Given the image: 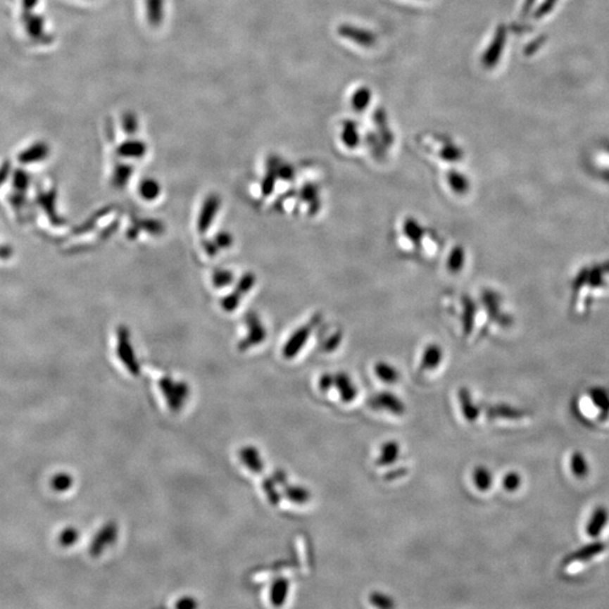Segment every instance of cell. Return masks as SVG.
I'll return each mask as SVG.
<instances>
[{
    "label": "cell",
    "mask_w": 609,
    "mask_h": 609,
    "mask_svg": "<svg viewBox=\"0 0 609 609\" xmlns=\"http://www.w3.org/2000/svg\"><path fill=\"white\" fill-rule=\"evenodd\" d=\"M441 306L464 340H482L516 325V315L507 296L496 287H481L476 294L448 292Z\"/></svg>",
    "instance_id": "1"
},
{
    "label": "cell",
    "mask_w": 609,
    "mask_h": 609,
    "mask_svg": "<svg viewBox=\"0 0 609 609\" xmlns=\"http://www.w3.org/2000/svg\"><path fill=\"white\" fill-rule=\"evenodd\" d=\"M609 299V256L592 258L573 269L567 281V309L575 320H586Z\"/></svg>",
    "instance_id": "2"
},
{
    "label": "cell",
    "mask_w": 609,
    "mask_h": 609,
    "mask_svg": "<svg viewBox=\"0 0 609 609\" xmlns=\"http://www.w3.org/2000/svg\"><path fill=\"white\" fill-rule=\"evenodd\" d=\"M395 241L403 253L427 260L438 256L444 246L439 232L411 215L403 217L397 225Z\"/></svg>",
    "instance_id": "3"
},
{
    "label": "cell",
    "mask_w": 609,
    "mask_h": 609,
    "mask_svg": "<svg viewBox=\"0 0 609 609\" xmlns=\"http://www.w3.org/2000/svg\"><path fill=\"white\" fill-rule=\"evenodd\" d=\"M324 320H325L323 314L316 313L312 315L305 323L297 326L282 346L281 350L282 357L287 360L295 359L298 354L301 353V350L308 344L309 341L312 340V337L318 333Z\"/></svg>",
    "instance_id": "4"
},
{
    "label": "cell",
    "mask_w": 609,
    "mask_h": 609,
    "mask_svg": "<svg viewBox=\"0 0 609 609\" xmlns=\"http://www.w3.org/2000/svg\"><path fill=\"white\" fill-rule=\"evenodd\" d=\"M442 182L448 194H451L453 198H466L473 191V183L470 176L455 168L447 170L444 174Z\"/></svg>",
    "instance_id": "5"
},
{
    "label": "cell",
    "mask_w": 609,
    "mask_h": 609,
    "mask_svg": "<svg viewBox=\"0 0 609 609\" xmlns=\"http://www.w3.org/2000/svg\"><path fill=\"white\" fill-rule=\"evenodd\" d=\"M159 386L163 394L168 400V406L177 412L183 406V402L189 396V386L183 382H174L172 378L165 377L159 380Z\"/></svg>",
    "instance_id": "6"
},
{
    "label": "cell",
    "mask_w": 609,
    "mask_h": 609,
    "mask_svg": "<svg viewBox=\"0 0 609 609\" xmlns=\"http://www.w3.org/2000/svg\"><path fill=\"white\" fill-rule=\"evenodd\" d=\"M470 256L468 251L462 244H453L447 250V254L444 258V268L446 272L453 277L462 275L467 269Z\"/></svg>",
    "instance_id": "7"
},
{
    "label": "cell",
    "mask_w": 609,
    "mask_h": 609,
    "mask_svg": "<svg viewBox=\"0 0 609 609\" xmlns=\"http://www.w3.org/2000/svg\"><path fill=\"white\" fill-rule=\"evenodd\" d=\"M116 352H118L120 360L127 367L129 372H132L134 376H138L139 375V365L137 363L134 349H132V344L130 343L128 329L123 326H121L118 331Z\"/></svg>",
    "instance_id": "8"
},
{
    "label": "cell",
    "mask_w": 609,
    "mask_h": 609,
    "mask_svg": "<svg viewBox=\"0 0 609 609\" xmlns=\"http://www.w3.org/2000/svg\"><path fill=\"white\" fill-rule=\"evenodd\" d=\"M246 337L238 344V350L241 351H246L252 346H258L264 341L267 340L268 333L265 326L262 323L258 316L256 314H251L246 320Z\"/></svg>",
    "instance_id": "9"
},
{
    "label": "cell",
    "mask_w": 609,
    "mask_h": 609,
    "mask_svg": "<svg viewBox=\"0 0 609 609\" xmlns=\"http://www.w3.org/2000/svg\"><path fill=\"white\" fill-rule=\"evenodd\" d=\"M220 208V199L217 194H210L204 199L198 218H196V230L199 234H206L209 230L210 226L213 224L215 217L218 215Z\"/></svg>",
    "instance_id": "10"
},
{
    "label": "cell",
    "mask_w": 609,
    "mask_h": 609,
    "mask_svg": "<svg viewBox=\"0 0 609 609\" xmlns=\"http://www.w3.org/2000/svg\"><path fill=\"white\" fill-rule=\"evenodd\" d=\"M482 408L490 421H494L496 419L519 421V420L528 415L527 412L525 410L516 408V406H508V404H483Z\"/></svg>",
    "instance_id": "11"
},
{
    "label": "cell",
    "mask_w": 609,
    "mask_h": 609,
    "mask_svg": "<svg viewBox=\"0 0 609 609\" xmlns=\"http://www.w3.org/2000/svg\"><path fill=\"white\" fill-rule=\"evenodd\" d=\"M445 358V351L440 344L430 342L423 348L420 360V370L421 372H434L439 368Z\"/></svg>",
    "instance_id": "12"
},
{
    "label": "cell",
    "mask_w": 609,
    "mask_h": 609,
    "mask_svg": "<svg viewBox=\"0 0 609 609\" xmlns=\"http://www.w3.org/2000/svg\"><path fill=\"white\" fill-rule=\"evenodd\" d=\"M256 284V277L252 273H247L241 277V280L236 286L235 290L232 292V295L227 296L222 301V308L228 312H232L236 307L241 303V298L246 295L247 292H250L253 289Z\"/></svg>",
    "instance_id": "13"
},
{
    "label": "cell",
    "mask_w": 609,
    "mask_h": 609,
    "mask_svg": "<svg viewBox=\"0 0 609 609\" xmlns=\"http://www.w3.org/2000/svg\"><path fill=\"white\" fill-rule=\"evenodd\" d=\"M606 548L607 545L603 541H591L589 544H586L569 554V556L564 560L563 565H570V564L578 563V562L584 563V562L591 561L594 558L603 554Z\"/></svg>",
    "instance_id": "14"
},
{
    "label": "cell",
    "mask_w": 609,
    "mask_h": 609,
    "mask_svg": "<svg viewBox=\"0 0 609 609\" xmlns=\"http://www.w3.org/2000/svg\"><path fill=\"white\" fill-rule=\"evenodd\" d=\"M372 406L376 408L386 410L394 415H403L406 413V404L403 403L400 397L393 394L391 391H379L370 400Z\"/></svg>",
    "instance_id": "15"
},
{
    "label": "cell",
    "mask_w": 609,
    "mask_h": 609,
    "mask_svg": "<svg viewBox=\"0 0 609 609\" xmlns=\"http://www.w3.org/2000/svg\"><path fill=\"white\" fill-rule=\"evenodd\" d=\"M116 539H118V527L114 522H108L96 535L94 536L89 552L93 556H99L108 545L115 543Z\"/></svg>",
    "instance_id": "16"
},
{
    "label": "cell",
    "mask_w": 609,
    "mask_h": 609,
    "mask_svg": "<svg viewBox=\"0 0 609 609\" xmlns=\"http://www.w3.org/2000/svg\"><path fill=\"white\" fill-rule=\"evenodd\" d=\"M609 522L608 508L605 506H598L591 513L589 520L586 525V533L590 539H598L603 534Z\"/></svg>",
    "instance_id": "17"
},
{
    "label": "cell",
    "mask_w": 609,
    "mask_h": 609,
    "mask_svg": "<svg viewBox=\"0 0 609 609\" xmlns=\"http://www.w3.org/2000/svg\"><path fill=\"white\" fill-rule=\"evenodd\" d=\"M320 333L323 337L322 349H323L324 352L332 353L340 348L344 333L339 326L332 325V324L331 325H326L325 320H324V323L320 326Z\"/></svg>",
    "instance_id": "18"
},
{
    "label": "cell",
    "mask_w": 609,
    "mask_h": 609,
    "mask_svg": "<svg viewBox=\"0 0 609 609\" xmlns=\"http://www.w3.org/2000/svg\"><path fill=\"white\" fill-rule=\"evenodd\" d=\"M339 33L341 37H346L361 46H372L376 43V35L374 33L358 26L342 25L339 29Z\"/></svg>",
    "instance_id": "19"
},
{
    "label": "cell",
    "mask_w": 609,
    "mask_h": 609,
    "mask_svg": "<svg viewBox=\"0 0 609 609\" xmlns=\"http://www.w3.org/2000/svg\"><path fill=\"white\" fill-rule=\"evenodd\" d=\"M334 389L339 391L343 403H351L358 396V389L352 378L346 372L334 374Z\"/></svg>",
    "instance_id": "20"
},
{
    "label": "cell",
    "mask_w": 609,
    "mask_h": 609,
    "mask_svg": "<svg viewBox=\"0 0 609 609\" xmlns=\"http://www.w3.org/2000/svg\"><path fill=\"white\" fill-rule=\"evenodd\" d=\"M458 398L465 419L467 420L468 422H475L481 414V406H476L473 402L470 389L467 387L459 389Z\"/></svg>",
    "instance_id": "21"
},
{
    "label": "cell",
    "mask_w": 609,
    "mask_h": 609,
    "mask_svg": "<svg viewBox=\"0 0 609 609\" xmlns=\"http://www.w3.org/2000/svg\"><path fill=\"white\" fill-rule=\"evenodd\" d=\"M588 396L592 404L601 412V419L609 417V391L601 386H594L588 389Z\"/></svg>",
    "instance_id": "22"
},
{
    "label": "cell",
    "mask_w": 609,
    "mask_h": 609,
    "mask_svg": "<svg viewBox=\"0 0 609 609\" xmlns=\"http://www.w3.org/2000/svg\"><path fill=\"white\" fill-rule=\"evenodd\" d=\"M374 372L377 376L378 379L382 380L383 383L396 384L401 378L400 372L394 365L380 360L375 363Z\"/></svg>",
    "instance_id": "23"
},
{
    "label": "cell",
    "mask_w": 609,
    "mask_h": 609,
    "mask_svg": "<svg viewBox=\"0 0 609 609\" xmlns=\"http://www.w3.org/2000/svg\"><path fill=\"white\" fill-rule=\"evenodd\" d=\"M401 447L398 442L389 440L380 447L379 457L377 459L378 466H389L396 463L400 456Z\"/></svg>",
    "instance_id": "24"
},
{
    "label": "cell",
    "mask_w": 609,
    "mask_h": 609,
    "mask_svg": "<svg viewBox=\"0 0 609 609\" xmlns=\"http://www.w3.org/2000/svg\"><path fill=\"white\" fill-rule=\"evenodd\" d=\"M570 470L575 477L584 479L589 476L590 466L584 453L577 451L570 456Z\"/></svg>",
    "instance_id": "25"
},
{
    "label": "cell",
    "mask_w": 609,
    "mask_h": 609,
    "mask_svg": "<svg viewBox=\"0 0 609 609\" xmlns=\"http://www.w3.org/2000/svg\"><path fill=\"white\" fill-rule=\"evenodd\" d=\"M239 456L244 464L250 468L254 473H261L263 470V462L256 448L253 446H247L239 451Z\"/></svg>",
    "instance_id": "26"
},
{
    "label": "cell",
    "mask_w": 609,
    "mask_h": 609,
    "mask_svg": "<svg viewBox=\"0 0 609 609\" xmlns=\"http://www.w3.org/2000/svg\"><path fill=\"white\" fill-rule=\"evenodd\" d=\"M591 174L598 181L609 187V153L596 157L591 166Z\"/></svg>",
    "instance_id": "27"
},
{
    "label": "cell",
    "mask_w": 609,
    "mask_h": 609,
    "mask_svg": "<svg viewBox=\"0 0 609 609\" xmlns=\"http://www.w3.org/2000/svg\"><path fill=\"white\" fill-rule=\"evenodd\" d=\"M341 142L350 151H353L354 148L360 145L361 137H360L358 125L353 123V121H348L343 125Z\"/></svg>",
    "instance_id": "28"
},
{
    "label": "cell",
    "mask_w": 609,
    "mask_h": 609,
    "mask_svg": "<svg viewBox=\"0 0 609 609\" xmlns=\"http://www.w3.org/2000/svg\"><path fill=\"white\" fill-rule=\"evenodd\" d=\"M289 580L286 578H278L275 580V582L271 586V592H270V598L271 603L275 606H282L286 603L287 596L289 592Z\"/></svg>",
    "instance_id": "29"
},
{
    "label": "cell",
    "mask_w": 609,
    "mask_h": 609,
    "mask_svg": "<svg viewBox=\"0 0 609 609\" xmlns=\"http://www.w3.org/2000/svg\"><path fill=\"white\" fill-rule=\"evenodd\" d=\"M284 494L287 499L296 505H306L312 499V494L306 487L287 484L284 486Z\"/></svg>",
    "instance_id": "30"
},
{
    "label": "cell",
    "mask_w": 609,
    "mask_h": 609,
    "mask_svg": "<svg viewBox=\"0 0 609 609\" xmlns=\"http://www.w3.org/2000/svg\"><path fill=\"white\" fill-rule=\"evenodd\" d=\"M473 482L477 490L485 492L494 485V474L485 466H477L473 470Z\"/></svg>",
    "instance_id": "31"
},
{
    "label": "cell",
    "mask_w": 609,
    "mask_h": 609,
    "mask_svg": "<svg viewBox=\"0 0 609 609\" xmlns=\"http://www.w3.org/2000/svg\"><path fill=\"white\" fill-rule=\"evenodd\" d=\"M138 193L146 201H153L158 198L161 194V187L158 183L153 180H144L138 187Z\"/></svg>",
    "instance_id": "32"
},
{
    "label": "cell",
    "mask_w": 609,
    "mask_h": 609,
    "mask_svg": "<svg viewBox=\"0 0 609 609\" xmlns=\"http://www.w3.org/2000/svg\"><path fill=\"white\" fill-rule=\"evenodd\" d=\"M372 99V93L367 87H361L354 92L352 95V108L356 111H363L368 108L369 103Z\"/></svg>",
    "instance_id": "33"
},
{
    "label": "cell",
    "mask_w": 609,
    "mask_h": 609,
    "mask_svg": "<svg viewBox=\"0 0 609 609\" xmlns=\"http://www.w3.org/2000/svg\"><path fill=\"white\" fill-rule=\"evenodd\" d=\"M522 477L520 475V473L518 472H515V470H511V472H508L505 476H503V479H502V486L508 492H516L518 491L520 487H522Z\"/></svg>",
    "instance_id": "34"
},
{
    "label": "cell",
    "mask_w": 609,
    "mask_h": 609,
    "mask_svg": "<svg viewBox=\"0 0 609 609\" xmlns=\"http://www.w3.org/2000/svg\"><path fill=\"white\" fill-rule=\"evenodd\" d=\"M369 601L372 606L377 607V608L389 609L395 607L394 599L385 595V594H382V592L374 591L370 594Z\"/></svg>",
    "instance_id": "35"
},
{
    "label": "cell",
    "mask_w": 609,
    "mask_h": 609,
    "mask_svg": "<svg viewBox=\"0 0 609 609\" xmlns=\"http://www.w3.org/2000/svg\"><path fill=\"white\" fill-rule=\"evenodd\" d=\"M74 479L67 473H59L54 475L51 479V486L57 492H65L73 486Z\"/></svg>",
    "instance_id": "36"
},
{
    "label": "cell",
    "mask_w": 609,
    "mask_h": 609,
    "mask_svg": "<svg viewBox=\"0 0 609 609\" xmlns=\"http://www.w3.org/2000/svg\"><path fill=\"white\" fill-rule=\"evenodd\" d=\"M234 282V275L228 270H218L213 273V284L217 288H226Z\"/></svg>",
    "instance_id": "37"
},
{
    "label": "cell",
    "mask_w": 609,
    "mask_h": 609,
    "mask_svg": "<svg viewBox=\"0 0 609 609\" xmlns=\"http://www.w3.org/2000/svg\"><path fill=\"white\" fill-rule=\"evenodd\" d=\"M80 539V532L74 527L65 528L63 533L60 534L59 543L61 546L69 547L74 545Z\"/></svg>",
    "instance_id": "38"
},
{
    "label": "cell",
    "mask_w": 609,
    "mask_h": 609,
    "mask_svg": "<svg viewBox=\"0 0 609 609\" xmlns=\"http://www.w3.org/2000/svg\"><path fill=\"white\" fill-rule=\"evenodd\" d=\"M275 485L277 484H275V481H273L272 479H264V491H265V494H267L270 502H271L273 506L279 505L281 500L280 494H279L278 491H277V487H275Z\"/></svg>",
    "instance_id": "39"
},
{
    "label": "cell",
    "mask_w": 609,
    "mask_h": 609,
    "mask_svg": "<svg viewBox=\"0 0 609 609\" xmlns=\"http://www.w3.org/2000/svg\"><path fill=\"white\" fill-rule=\"evenodd\" d=\"M318 389L323 393H327L329 389H334V374L324 372L318 379Z\"/></svg>",
    "instance_id": "40"
},
{
    "label": "cell",
    "mask_w": 609,
    "mask_h": 609,
    "mask_svg": "<svg viewBox=\"0 0 609 609\" xmlns=\"http://www.w3.org/2000/svg\"><path fill=\"white\" fill-rule=\"evenodd\" d=\"M213 243L215 244V247H217L218 250H222V249H228V247L232 246V235H230L228 232H219L218 235L215 236Z\"/></svg>",
    "instance_id": "41"
},
{
    "label": "cell",
    "mask_w": 609,
    "mask_h": 609,
    "mask_svg": "<svg viewBox=\"0 0 609 609\" xmlns=\"http://www.w3.org/2000/svg\"><path fill=\"white\" fill-rule=\"evenodd\" d=\"M30 35L39 37L42 33V20L40 18H32L27 23Z\"/></svg>",
    "instance_id": "42"
},
{
    "label": "cell",
    "mask_w": 609,
    "mask_h": 609,
    "mask_svg": "<svg viewBox=\"0 0 609 609\" xmlns=\"http://www.w3.org/2000/svg\"><path fill=\"white\" fill-rule=\"evenodd\" d=\"M196 606H198V603H196V599H193V598L191 597L182 598V599H180V601H177V603H176V607H177V608L190 609L196 608Z\"/></svg>",
    "instance_id": "43"
},
{
    "label": "cell",
    "mask_w": 609,
    "mask_h": 609,
    "mask_svg": "<svg viewBox=\"0 0 609 609\" xmlns=\"http://www.w3.org/2000/svg\"><path fill=\"white\" fill-rule=\"evenodd\" d=\"M406 474H408V470H406V468H396V470H391V472L386 474L385 479L386 481H393V479H401L403 476H406Z\"/></svg>",
    "instance_id": "44"
},
{
    "label": "cell",
    "mask_w": 609,
    "mask_h": 609,
    "mask_svg": "<svg viewBox=\"0 0 609 609\" xmlns=\"http://www.w3.org/2000/svg\"><path fill=\"white\" fill-rule=\"evenodd\" d=\"M272 479L275 481V484L281 485L282 487L286 486V485L288 484L287 475L284 470H275V473H273Z\"/></svg>",
    "instance_id": "45"
},
{
    "label": "cell",
    "mask_w": 609,
    "mask_h": 609,
    "mask_svg": "<svg viewBox=\"0 0 609 609\" xmlns=\"http://www.w3.org/2000/svg\"><path fill=\"white\" fill-rule=\"evenodd\" d=\"M35 3H37V0H24V6H25L26 8H33Z\"/></svg>",
    "instance_id": "46"
}]
</instances>
